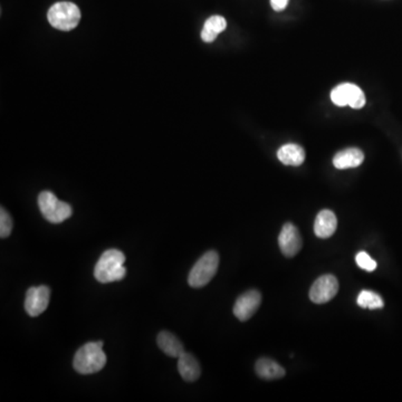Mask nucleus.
Instances as JSON below:
<instances>
[{
	"label": "nucleus",
	"mask_w": 402,
	"mask_h": 402,
	"mask_svg": "<svg viewBox=\"0 0 402 402\" xmlns=\"http://www.w3.org/2000/svg\"><path fill=\"white\" fill-rule=\"evenodd\" d=\"M124 261L125 255L121 250H108L103 252L94 268V277L97 282L105 284L123 279L126 274Z\"/></svg>",
	"instance_id": "obj_1"
},
{
	"label": "nucleus",
	"mask_w": 402,
	"mask_h": 402,
	"mask_svg": "<svg viewBox=\"0 0 402 402\" xmlns=\"http://www.w3.org/2000/svg\"><path fill=\"white\" fill-rule=\"evenodd\" d=\"M106 355L97 342H88L74 355L73 367L81 374H93L105 367Z\"/></svg>",
	"instance_id": "obj_2"
},
{
	"label": "nucleus",
	"mask_w": 402,
	"mask_h": 402,
	"mask_svg": "<svg viewBox=\"0 0 402 402\" xmlns=\"http://www.w3.org/2000/svg\"><path fill=\"white\" fill-rule=\"evenodd\" d=\"M50 24L56 30L68 32L77 28L81 21V10L71 1L54 3L48 12Z\"/></svg>",
	"instance_id": "obj_3"
},
{
	"label": "nucleus",
	"mask_w": 402,
	"mask_h": 402,
	"mask_svg": "<svg viewBox=\"0 0 402 402\" xmlns=\"http://www.w3.org/2000/svg\"><path fill=\"white\" fill-rule=\"evenodd\" d=\"M219 266V255L214 250L205 252L189 273L188 283L191 288H203L208 284L217 273Z\"/></svg>",
	"instance_id": "obj_4"
},
{
	"label": "nucleus",
	"mask_w": 402,
	"mask_h": 402,
	"mask_svg": "<svg viewBox=\"0 0 402 402\" xmlns=\"http://www.w3.org/2000/svg\"><path fill=\"white\" fill-rule=\"evenodd\" d=\"M39 207L46 221L52 223H61L73 214L71 205L61 201L50 191H43L39 196Z\"/></svg>",
	"instance_id": "obj_5"
},
{
	"label": "nucleus",
	"mask_w": 402,
	"mask_h": 402,
	"mask_svg": "<svg viewBox=\"0 0 402 402\" xmlns=\"http://www.w3.org/2000/svg\"><path fill=\"white\" fill-rule=\"evenodd\" d=\"M331 100L335 105H350L353 109H362L365 105V95L359 86L351 83H343L331 92Z\"/></svg>",
	"instance_id": "obj_6"
},
{
	"label": "nucleus",
	"mask_w": 402,
	"mask_h": 402,
	"mask_svg": "<svg viewBox=\"0 0 402 402\" xmlns=\"http://www.w3.org/2000/svg\"><path fill=\"white\" fill-rule=\"evenodd\" d=\"M339 292V282L333 275L319 277L310 290V300L315 304H324L333 300Z\"/></svg>",
	"instance_id": "obj_7"
},
{
	"label": "nucleus",
	"mask_w": 402,
	"mask_h": 402,
	"mask_svg": "<svg viewBox=\"0 0 402 402\" xmlns=\"http://www.w3.org/2000/svg\"><path fill=\"white\" fill-rule=\"evenodd\" d=\"M50 290L46 285L39 288H30L25 297V310L32 317L39 316L46 311L50 304Z\"/></svg>",
	"instance_id": "obj_8"
},
{
	"label": "nucleus",
	"mask_w": 402,
	"mask_h": 402,
	"mask_svg": "<svg viewBox=\"0 0 402 402\" xmlns=\"http://www.w3.org/2000/svg\"><path fill=\"white\" fill-rule=\"evenodd\" d=\"M261 303V294L257 290H250L241 294L234 305V314L238 320L246 322L255 314Z\"/></svg>",
	"instance_id": "obj_9"
},
{
	"label": "nucleus",
	"mask_w": 402,
	"mask_h": 402,
	"mask_svg": "<svg viewBox=\"0 0 402 402\" xmlns=\"http://www.w3.org/2000/svg\"><path fill=\"white\" fill-rule=\"evenodd\" d=\"M302 237L293 223H285L279 236V245L283 255L286 257L297 256L302 248Z\"/></svg>",
	"instance_id": "obj_10"
},
{
	"label": "nucleus",
	"mask_w": 402,
	"mask_h": 402,
	"mask_svg": "<svg viewBox=\"0 0 402 402\" xmlns=\"http://www.w3.org/2000/svg\"><path fill=\"white\" fill-rule=\"evenodd\" d=\"M338 228V218L334 212L329 209H324L319 212L315 219L314 232L319 238L331 237Z\"/></svg>",
	"instance_id": "obj_11"
},
{
	"label": "nucleus",
	"mask_w": 402,
	"mask_h": 402,
	"mask_svg": "<svg viewBox=\"0 0 402 402\" xmlns=\"http://www.w3.org/2000/svg\"><path fill=\"white\" fill-rule=\"evenodd\" d=\"M178 371L185 381H197L201 374L199 362L191 353L183 352L178 358Z\"/></svg>",
	"instance_id": "obj_12"
},
{
	"label": "nucleus",
	"mask_w": 402,
	"mask_h": 402,
	"mask_svg": "<svg viewBox=\"0 0 402 402\" xmlns=\"http://www.w3.org/2000/svg\"><path fill=\"white\" fill-rule=\"evenodd\" d=\"M363 161L364 153L358 148H349L345 150L340 151L333 158V165L340 170L359 167L363 163Z\"/></svg>",
	"instance_id": "obj_13"
},
{
	"label": "nucleus",
	"mask_w": 402,
	"mask_h": 402,
	"mask_svg": "<svg viewBox=\"0 0 402 402\" xmlns=\"http://www.w3.org/2000/svg\"><path fill=\"white\" fill-rule=\"evenodd\" d=\"M157 343L162 352L169 355L171 358H179L182 353L185 352L183 344L171 332L162 331L158 334Z\"/></svg>",
	"instance_id": "obj_14"
},
{
	"label": "nucleus",
	"mask_w": 402,
	"mask_h": 402,
	"mask_svg": "<svg viewBox=\"0 0 402 402\" xmlns=\"http://www.w3.org/2000/svg\"><path fill=\"white\" fill-rule=\"evenodd\" d=\"M277 158L283 165L299 167L305 160V151L297 144H285L277 151Z\"/></svg>",
	"instance_id": "obj_15"
},
{
	"label": "nucleus",
	"mask_w": 402,
	"mask_h": 402,
	"mask_svg": "<svg viewBox=\"0 0 402 402\" xmlns=\"http://www.w3.org/2000/svg\"><path fill=\"white\" fill-rule=\"evenodd\" d=\"M255 370L257 376L264 380H275L285 376V369L272 359L261 358L256 362Z\"/></svg>",
	"instance_id": "obj_16"
},
{
	"label": "nucleus",
	"mask_w": 402,
	"mask_h": 402,
	"mask_svg": "<svg viewBox=\"0 0 402 402\" xmlns=\"http://www.w3.org/2000/svg\"><path fill=\"white\" fill-rule=\"evenodd\" d=\"M227 21L223 16H212L205 21L201 30V39L205 43H212L217 36L226 30Z\"/></svg>",
	"instance_id": "obj_17"
},
{
	"label": "nucleus",
	"mask_w": 402,
	"mask_h": 402,
	"mask_svg": "<svg viewBox=\"0 0 402 402\" xmlns=\"http://www.w3.org/2000/svg\"><path fill=\"white\" fill-rule=\"evenodd\" d=\"M356 303L360 308H370V310H376V308H382L385 306V302L382 300V297L372 291H362L361 293L359 294Z\"/></svg>",
	"instance_id": "obj_18"
},
{
	"label": "nucleus",
	"mask_w": 402,
	"mask_h": 402,
	"mask_svg": "<svg viewBox=\"0 0 402 402\" xmlns=\"http://www.w3.org/2000/svg\"><path fill=\"white\" fill-rule=\"evenodd\" d=\"M12 219L7 210L1 208L0 210V237L7 238L12 234Z\"/></svg>",
	"instance_id": "obj_19"
},
{
	"label": "nucleus",
	"mask_w": 402,
	"mask_h": 402,
	"mask_svg": "<svg viewBox=\"0 0 402 402\" xmlns=\"http://www.w3.org/2000/svg\"><path fill=\"white\" fill-rule=\"evenodd\" d=\"M355 261H356L359 268L367 270V272H373L376 268V261L368 252H358Z\"/></svg>",
	"instance_id": "obj_20"
},
{
	"label": "nucleus",
	"mask_w": 402,
	"mask_h": 402,
	"mask_svg": "<svg viewBox=\"0 0 402 402\" xmlns=\"http://www.w3.org/2000/svg\"><path fill=\"white\" fill-rule=\"evenodd\" d=\"M290 0H270V6L275 12H283L288 7Z\"/></svg>",
	"instance_id": "obj_21"
}]
</instances>
